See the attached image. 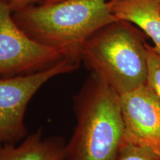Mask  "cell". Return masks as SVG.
Masks as SVG:
<instances>
[{"mask_svg":"<svg viewBox=\"0 0 160 160\" xmlns=\"http://www.w3.org/2000/svg\"><path fill=\"white\" fill-rule=\"evenodd\" d=\"M148 53V73L146 83L160 100V52L146 44Z\"/></svg>","mask_w":160,"mask_h":160,"instance_id":"obj_9","label":"cell"},{"mask_svg":"<svg viewBox=\"0 0 160 160\" xmlns=\"http://www.w3.org/2000/svg\"><path fill=\"white\" fill-rule=\"evenodd\" d=\"M42 1L43 0H11L9 2V5L12 11H15L28 6L41 4Z\"/></svg>","mask_w":160,"mask_h":160,"instance_id":"obj_11","label":"cell"},{"mask_svg":"<svg viewBox=\"0 0 160 160\" xmlns=\"http://www.w3.org/2000/svg\"><path fill=\"white\" fill-rule=\"evenodd\" d=\"M1 2H10L11 1V0H0Z\"/></svg>","mask_w":160,"mask_h":160,"instance_id":"obj_13","label":"cell"},{"mask_svg":"<svg viewBox=\"0 0 160 160\" xmlns=\"http://www.w3.org/2000/svg\"><path fill=\"white\" fill-rule=\"evenodd\" d=\"M146 44L132 24L116 20L86 40L80 58L93 74L121 96L146 83Z\"/></svg>","mask_w":160,"mask_h":160,"instance_id":"obj_3","label":"cell"},{"mask_svg":"<svg viewBox=\"0 0 160 160\" xmlns=\"http://www.w3.org/2000/svg\"><path fill=\"white\" fill-rule=\"evenodd\" d=\"M81 61L68 56L42 71L0 79V141L13 144L25 137L24 117L32 97L49 80L76 71Z\"/></svg>","mask_w":160,"mask_h":160,"instance_id":"obj_4","label":"cell"},{"mask_svg":"<svg viewBox=\"0 0 160 160\" xmlns=\"http://www.w3.org/2000/svg\"><path fill=\"white\" fill-rule=\"evenodd\" d=\"M61 1H64V0H43L41 4H46V5H48V4H53Z\"/></svg>","mask_w":160,"mask_h":160,"instance_id":"obj_12","label":"cell"},{"mask_svg":"<svg viewBox=\"0 0 160 160\" xmlns=\"http://www.w3.org/2000/svg\"><path fill=\"white\" fill-rule=\"evenodd\" d=\"M66 144L61 138H43L39 131L19 145L0 147V160H65Z\"/></svg>","mask_w":160,"mask_h":160,"instance_id":"obj_8","label":"cell"},{"mask_svg":"<svg viewBox=\"0 0 160 160\" xmlns=\"http://www.w3.org/2000/svg\"><path fill=\"white\" fill-rule=\"evenodd\" d=\"M108 5L118 20L137 26L160 52V4L157 0H108Z\"/></svg>","mask_w":160,"mask_h":160,"instance_id":"obj_7","label":"cell"},{"mask_svg":"<svg viewBox=\"0 0 160 160\" xmlns=\"http://www.w3.org/2000/svg\"><path fill=\"white\" fill-rule=\"evenodd\" d=\"M157 1H158V2H159V4H160V0H157Z\"/></svg>","mask_w":160,"mask_h":160,"instance_id":"obj_14","label":"cell"},{"mask_svg":"<svg viewBox=\"0 0 160 160\" xmlns=\"http://www.w3.org/2000/svg\"><path fill=\"white\" fill-rule=\"evenodd\" d=\"M124 141L160 156V100L147 83L120 96Z\"/></svg>","mask_w":160,"mask_h":160,"instance_id":"obj_6","label":"cell"},{"mask_svg":"<svg viewBox=\"0 0 160 160\" xmlns=\"http://www.w3.org/2000/svg\"><path fill=\"white\" fill-rule=\"evenodd\" d=\"M12 13L9 3L0 1V75L35 73L68 56H78L32 39L17 25Z\"/></svg>","mask_w":160,"mask_h":160,"instance_id":"obj_5","label":"cell"},{"mask_svg":"<svg viewBox=\"0 0 160 160\" xmlns=\"http://www.w3.org/2000/svg\"><path fill=\"white\" fill-rule=\"evenodd\" d=\"M74 102L77 125L65 160H115L124 141L120 96L93 74Z\"/></svg>","mask_w":160,"mask_h":160,"instance_id":"obj_2","label":"cell"},{"mask_svg":"<svg viewBox=\"0 0 160 160\" xmlns=\"http://www.w3.org/2000/svg\"><path fill=\"white\" fill-rule=\"evenodd\" d=\"M115 160H160V156L146 147L123 142Z\"/></svg>","mask_w":160,"mask_h":160,"instance_id":"obj_10","label":"cell"},{"mask_svg":"<svg viewBox=\"0 0 160 160\" xmlns=\"http://www.w3.org/2000/svg\"><path fill=\"white\" fill-rule=\"evenodd\" d=\"M17 25L38 42L80 57L85 42L102 28L118 20L108 0H64L37 4L13 11Z\"/></svg>","mask_w":160,"mask_h":160,"instance_id":"obj_1","label":"cell"}]
</instances>
